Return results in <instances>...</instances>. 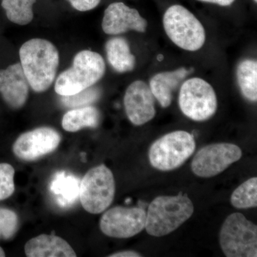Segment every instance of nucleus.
I'll return each mask as SVG.
<instances>
[{"mask_svg": "<svg viewBox=\"0 0 257 257\" xmlns=\"http://www.w3.org/2000/svg\"><path fill=\"white\" fill-rule=\"evenodd\" d=\"M202 3H212L222 7L229 6L234 3L235 0H198Z\"/></svg>", "mask_w": 257, "mask_h": 257, "instance_id": "nucleus-28", "label": "nucleus"}, {"mask_svg": "<svg viewBox=\"0 0 257 257\" xmlns=\"http://www.w3.org/2000/svg\"><path fill=\"white\" fill-rule=\"evenodd\" d=\"M181 111L189 119L203 121L210 119L217 109L215 91L207 81L194 77L182 84L179 94Z\"/></svg>", "mask_w": 257, "mask_h": 257, "instance_id": "nucleus-8", "label": "nucleus"}, {"mask_svg": "<svg viewBox=\"0 0 257 257\" xmlns=\"http://www.w3.org/2000/svg\"><path fill=\"white\" fill-rule=\"evenodd\" d=\"M20 64L30 87L35 92H45L52 85L60 64L57 47L44 39L28 40L20 49Z\"/></svg>", "mask_w": 257, "mask_h": 257, "instance_id": "nucleus-1", "label": "nucleus"}, {"mask_svg": "<svg viewBox=\"0 0 257 257\" xmlns=\"http://www.w3.org/2000/svg\"><path fill=\"white\" fill-rule=\"evenodd\" d=\"M19 219L15 211L0 209V238L10 239L18 231Z\"/></svg>", "mask_w": 257, "mask_h": 257, "instance_id": "nucleus-25", "label": "nucleus"}, {"mask_svg": "<svg viewBox=\"0 0 257 257\" xmlns=\"http://www.w3.org/2000/svg\"><path fill=\"white\" fill-rule=\"evenodd\" d=\"M219 243L226 256L256 257V225L241 213H233L221 226Z\"/></svg>", "mask_w": 257, "mask_h": 257, "instance_id": "nucleus-5", "label": "nucleus"}, {"mask_svg": "<svg viewBox=\"0 0 257 257\" xmlns=\"http://www.w3.org/2000/svg\"><path fill=\"white\" fill-rule=\"evenodd\" d=\"M231 204L237 209L257 207V178L248 179L235 189L231 196Z\"/></svg>", "mask_w": 257, "mask_h": 257, "instance_id": "nucleus-22", "label": "nucleus"}, {"mask_svg": "<svg viewBox=\"0 0 257 257\" xmlns=\"http://www.w3.org/2000/svg\"><path fill=\"white\" fill-rule=\"evenodd\" d=\"M5 256V253L4 250L1 247H0V257H4Z\"/></svg>", "mask_w": 257, "mask_h": 257, "instance_id": "nucleus-29", "label": "nucleus"}, {"mask_svg": "<svg viewBox=\"0 0 257 257\" xmlns=\"http://www.w3.org/2000/svg\"><path fill=\"white\" fill-rule=\"evenodd\" d=\"M194 136L185 131L172 132L164 135L153 144L149 152L152 167L161 171L176 170L195 151Z\"/></svg>", "mask_w": 257, "mask_h": 257, "instance_id": "nucleus-6", "label": "nucleus"}, {"mask_svg": "<svg viewBox=\"0 0 257 257\" xmlns=\"http://www.w3.org/2000/svg\"><path fill=\"white\" fill-rule=\"evenodd\" d=\"M60 142L57 130L42 126L22 134L13 145V153L20 160L32 162L55 151Z\"/></svg>", "mask_w": 257, "mask_h": 257, "instance_id": "nucleus-11", "label": "nucleus"}, {"mask_svg": "<svg viewBox=\"0 0 257 257\" xmlns=\"http://www.w3.org/2000/svg\"><path fill=\"white\" fill-rule=\"evenodd\" d=\"M109 257H141L140 253L136 252L135 251H122L119 252L114 253L112 254L109 255Z\"/></svg>", "mask_w": 257, "mask_h": 257, "instance_id": "nucleus-27", "label": "nucleus"}, {"mask_svg": "<svg viewBox=\"0 0 257 257\" xmlns=\"http://www.w3.org/2000/svg\"><path fill=\"white\" fill-rule=\"evenodd\" d=\"M157 59H158L159 60L161 61L163 59V56L162 55H159V57H157Z\"/></svg>", "mask_w": 257, "mask_h": 257, "instance_id": "nucleus-30", "label": "nucleus"}, {"mask_svg": "<svg viewBox=\"0 0 257 257\" xmlns=\"http://www.w3.org/2000/svg\"><path fill=\"white\" fill-rule=\"evenodd\" d=\"M104 59L97 52L82 50L74 57L70 68L56 80L55 90L60 96H70L93 87L105 74Z\"/></svg>", "mask_w": 257, "mask_h": 257, "instance_id": "nucleus-3", "label": "nucleus"}, {"mask_svg": "<svg viewBox=\"0 0 257 257\" xmlns=\"http://www.w3.org/2000/svg\"><path fill=\"white\" fill-rule=\"evenodd\" d=\"M74 9L79 12H87L96 8L101 0H68Z\"/></svg>", "mask_w": 257, "mask_h": 257, "instance_id": "nucleus-26", "label": "nucleus"}, {"mask_svg": "<svg viewBox=\"0 0 257 257\" xmlns=\"http://www.w3.org/2000/svg\"><path fill=\"white\" fill-rule=\"evenodd\" d=\"M163 26L169 38L181 49L195 52L204 46L206 35L202 24L182 5H172L167 10Z\"/></svg>", "mask_w": 257, "mask_h": 257, "instance_id": "nucleus-4", "label": "nucleus"}, {"mask_svg": "<svg viewBox=\"0 0 257 257\" xmlns=\"http://www.w3.org/2000/svg\"><path fill=\"white\" fill-rule=\"evenodd\" d=\"M155 97L150 86L143 81H135L126 89L124 104L126 116L136 126L151 121L156 115Z\"/></svg>", "mask_w": 257, "mask_h": 257, "instance_id": "nucleus-12", "label": "nucleus"}, {"mask_svg": "<svg viewBox=\"0 0 257 257\" xmlns=\"http://www.w3.org/2000/svg\"><path fill=\"white\" fill-rule=\"evenodd\" d=\"M14 167L8 163H0V201L8 199L15 190Z\"/></svg>", "mask_w": 257, "mask_h": 257, "instance_id": "nucleus-24", "label": "nucleus"}, {"mask_svg": "<svg viewBox=\"0 0 257 257\" xmlns=\"http://www.w3.org/2000/svg\"><path fill=\"white\" fill-rule=\"evenodd\" d=\"M108 62L119 73L131 72L135 67L136 59L130 51V45L123 37H113L105 45Z\"/></svg>", "mask_w": 257, "mask_h": 257, "instance_id": "nucleus-18", "label": "nucleus"}, {"mask_svg": "<svg viewBox=\"0 0 257 257\" xmlns=\"http://www.w3.org/2000/svg\"><path fill=\"white\" fill-rule=\"evenodd\" d=\"M37 0H2V8L12 23L27 25L34 18L33 6Z\"/></svg>", "mask_w": 257, "mask_h": 257, "instance_id": "nucleus-21", "label": "nucleus"}, {"mask_svg": "<svg viewBox=\"0 0 257 257\" xmlns=\"http://www.w3.org/2000/svg\"><path fill=\"white\" fill-rule=\"evenodd\" d=\"M238 85L243 96L248 101L257 100V62L245 60L240 62L236 69Z\"/></svg>", "mask_w": 257, "mask_h": 257, "instance_id": "nucleus-20", "label": "nucleus"}, {"mask_svg": "<svg viewBox=\"0 0 257 257\" xmlns=\"http://www.w3.org/2000/svg\"><path fill=\"white\" fill-rule=\"evenodd\" d=\"M28 257H75V251L67 241L54 234H41L29 240L25 246Z\"/></svg>", "mask_w": 257, "mask_h": 257, "instance_id": "nucleus-15", "label": "nucleus"}, {"mask_svg": "<svg viewBox=\"0 0 257 257\" xmlns=\"http://www.w3.org/2000/svg\"><path fill=\"white\" fill-rule=\"evenodd\" d=\"M101 28L104 33L118 35L128 31L146 32L147 22L136 9L123 3H111L104 11Z\"/></svg>", "mask_w": 257, "mask_h": 257, "instance_id": "nucleus-13", "label": "nucleus"}, {"mask_svg": "<svg viewBox=\"0 0 257 257\" xmlns=\"http://www.w3.org/2000/svg\"><path fill=\"white\" fill-rule=\"evenodd\" d=\"M30 84L21 64H11L0 69V94L10 108L19 109L26 103Z\"/></svg>", "mask_w": 257, "mask_h": 257, "instance_id": "nucleus-14", "label": "nucleus"}, {"mask_svg": "<svg viewBox=\"0 0 257 257\" xmlns=\"http://www.w3.org/2000/svg\"><path fill=\"white\" fill-rule=\"evenodd\" d=\"M100 119V112L95 106H83L67 111L62 118V126L65 131L76 133L84 128L97 127Z\"/></svg>", "mask_w": 257, "mask_h": 257, "instance_id": "nucleus-19", "label": "nucleus"}, {"mask_svg": "<svg viewBox=\"0 0 257 257\" xmlns=\"http://www.w3.org/2000/svg\"><path fill=\"white\" fill-rule=\"evenodd\" d=\"M253 1H254L255 3H257V0H253Z\"/></svg>", "mask_w": 257, "mask_h": 257, "instance_id": "nucleus-31", "label": "nucleus"}, {"mask_svg": "<svg viewBox=\"0 0 257 257\" xmlns=\"http://www.w3.org/2000/svg\"><path fill=\"white\" fill-rule=\"evenodd\" d=\"M147 212L142 207H116L103 214L99 227L109 237L127 239L140 234L145 228Z\"/></svg>", "mask_w": 257, "mask_h": 257, "instance_id": "nucleus-10", "label": "nucleus"}, {"mask_svg": "<svg viewBox=\"0 0 257 257\" xmlns=\"http://www.w3.org/2000/svg\"><path fill=\"white\" fill-rule=\"evenodd\" d=\"M194 213V205L187 195L155 198L147 211L145 228L151 236H166L178 229Z\"/></svg>", "mask_w": 257, "mask_h": 257, "instance_id": "nucleus-2", "label": "nucleus"}, {"mask_svg": "<svg viewBox=\"0 0 257 257\" xmlns=\"http://www.w3.org/2000/svg\"><path fill=\"white\" fill-rule=\"evenodd\" d=\"M242 157V151L237 145L216 143L203 147L197 152L192 162L194 175L203 178H210L219 175L230 165Z\"/></svg>", "mask_w": 257, "mask_h": 257, "instance_id": "nucleus-9", "label": "nucleus"}, {"mask_svg": "<svg viewBox=\"0 0 257 257\" xmlns=\"http://www.w3.org/2000/svg\"><path fill=\"white\" fill-rule=\"evenodd\" d=\"M100 89L91 87L73 95L62 96L61 101L67 107H83L95 102L100 97Z\"/></svg>", "mask_w": 257, "mask_h": 257, "instance_id": "nucleus-23", "label": "nucleus"}, {"mask_svg": "<svg viewBox=\"0 0 257 257\" xmlns=\"http://www.w3.org/2000/svg\"><path fill=\"white\" fill-rule=\"evenodd\" d=\"M116 186L114 175L104 165L88 171L80 182L79 198L83 208L92 214H101L114 200Z\"/></svg>", "mask_w": 257, "mask_h": 257, "instance_id": "nucleus-7", "label": "nucleus"}, {"mask_svg": "<svg viewBox=\"0 0 257 257\" xmlns=\"http://www.w3.org/2000/svg\"><path fill=\"white\" fill-rule=\"evenodd\" d=\"M189 73L188 69L182 67L171 72H160L152 77L150 82V89L162 107L170 106L174 92Z\"/></svg>", "mask_w": 257, "mask_h": 257, "instance_id": "nucleus-16", "label": "nucleus"}, {"mask_svg": "<svg viewBox=\"0 0 257 257\" xmlns=\"http://www.w3.org/2000/svg\"><path fill=\"white\" fill-rule=\"evenodd\" d=\"M80 182L78 177L72 174L59 172L51 181L50 192L61 207H71L79 197Z\"/></svg>", "mask_w": 257, "mask_h": 257, "instance_id": "nucleus-17", "label": "nucleus"}]
</instances>
